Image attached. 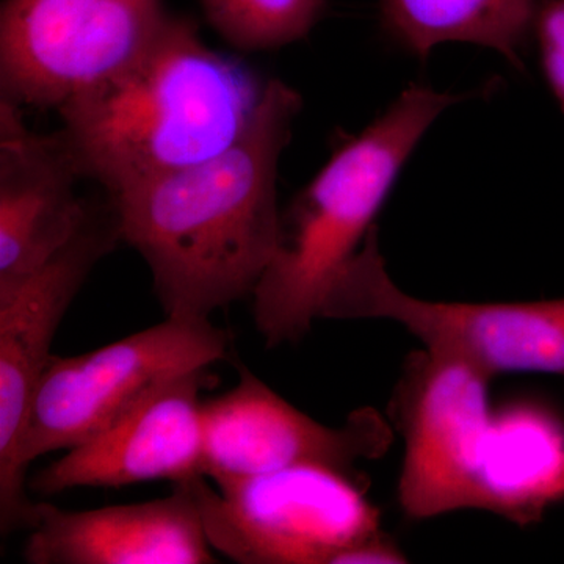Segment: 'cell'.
Wrapping results in <instances>:
<instances>
[{"mask_svg":"<svg viewBox=\"0 0 564 564\" xmlns=\"http://www.w3.org/2000/svg\"><path fill=\"white\" fill-rule=\"evenodd\" d=\"M204 477L212 481L251 477L293 466H326L358 474L361 462L391 447V423L375 408L352 411L339 426L304 414L248 367L239 383L203 402Z\"/></svg>","mask_w":564,"mask_h":564,"instance_id":"obj_10","label":"cell"},{"mask_svg":"<svg viewBox=\"0 0 564 564\" xmlns=\"http://www.w3.org/2000/svg\"><path fill=\"white\" fill-rule=\"evenodd\" d=\"M196 478L214 551L242 564H337L384 533L361 474L293 466L251 477Z\"/></svg>","mask_w":564,"mask_h":564,"instance_id":"obj_4","label":"cell"},{"mask_svg":"<svg viewBox=\"0 0 564 564\" xmlns=\"http://www.w3.org/2000/svg\"><path fill=\"white\" fill-rule=\"evenodd\" d=\"M491 380L447 352L423 347L408 356L391 402L404 443L397 494L408 518L480 510Z\"/></svg>","mask_w":564,"mask_h":564,"instance_id":"obj_8","label":"cell"},{"mask_svg":"<svg viewBox=\"0 0 564 564\" xmlns=\"http://www.w3.org/2000/svg\"><path fill=\"white\" fill-rule=\"evenodd\" d=\"M533 33L541 68L564 113V0H541L534 11Z\"/></svg>","mask_w":564,"mask_h":564,"instance_id":"obj_17","label":"cell"},{"mask_svg":"<svg viewBox=\"0 0 564 564\" xmlns=\"http://www.w3.org/2000/svg\"><path fill=\"white\" fill-rule=\"evenodd\" d=\"M265 84L170 14L143 55L58 109L82 177L109 196L198 165L250 128Z\"/></svg>","mask_w":564,"mask_h":564,"instance_id":"obj_2","label":"cell"},{"mask_svg":"<svg viewBox=\"0 0 564 564\" xmlns=\"http://www.w3.org/2000/svg\"><path fill=\"white\" fill-rule=\"evenodd\" d=\"M196 478L173 484L170 496L151 502L87 511L36 503L24 560L31 564L217 563Z\"/></svg>","mask_w":564,"mask_h":564,"instance_id":"obj_13","label":"cell"},{"mask_svg":"<svg viewBox=\"0 0 564 564\" xmlns=\"http://www.w3.org/2000/svg\"><path fill=\"white\" fill-rule=\"evenodd\" d=\"M302 106L299 91L269 80L228 150L110 196L122 242L150 267L166 317L209 321L254 293L280 243L278 166Z\"/></svg>","mask_w":564,"mask_h":564,"instance_id":"obj_1","label":"cell"},{"mask_svg":"<svg viewBox=\"0 0 564 564\" xmlns=\"http://www.w3.org/2000/svg\"><path fill=\"white\" fill-rule=\"evenodd\" d=\"M564 500V419L536 400L494 410L481 473L480 510L519 525Z\"/></svg>","mask_w":564,"mask_h":564,"instance_id":"obj_14","label":"cell"},{"mask_svg":"<svg viewBox=\"0 0 564 564\" xmlns=\"http://www.w3.org/2000/svg\"><path fill=\"white\" fill-rule=\"evenodd\" d=\"M79 165L62 131H32L0 99V299L50 261L87 218Z\"/></svg>","mask_w":564,"mask_h":564,"instance_id":"obj_12","label":"cell"},{"mask_svg":"<svg viewBox=\"0 0 564 564\" xmlns=\"http://www.w3.org/2000/svg\"><path fill=\"white\" fill-rule=\"evenodd\" d=\"M318 318L399 323L425 348L488 377L547 373L564 381V299L527 303L429 302L389 276L377 226L326 291Z\"/></svg>","mask_w":564,"mask_h":564,"instance_id":"obj_5","label":"cell"},{"mask_svg":"<svg viewBox=\"0 0 564 564\" xmlns=\"http://www.w3.org/2000/svg\"><path fill=\"white\" fill-rule=\"evenodd\" d=\"M169 17L163 0H3L0 99L58 110L139 61Z\"/></svg>","mask_w":564,"mask_h":564,"instance_id":"obj_6","label":"cell"},{"mask_svg":"<svg viewBox=\"0 0 564 564\" xmlns=\"http://www.w3.org/2000/svg\"><path fill=\"white\" fill-rule=\"evenodd\" d=\"M209 321H166L79 356H51L33 400L21 458L70 451L118 421L148 393L225 358Z\"/></svg>","mask_w":564,"mask_h":564,"instance_id":"obj_7","label":"cell"},{"mask_svg":"<svg viewBox=\"0 0 564 564\" xmlns=\"http://www.w3.org/2000/svg\"><path fill=\"white\" fill-rule=\"evenodd\" d=\"M122 240L109 195L91 199L68 243L0 299V524L10 533L31 527L36 503L25 492L21 458L33 400L51 359L58 326L95 267Z\"/></svg>","mask_w":564,"mask_h":564,"instance_id":"obj_9","label":"cell"},{"mask_svg":"<svg viewBox=\"0 0 564 564\" xmlns=\"http://www.w3.org/2000/svg\"><path fill=\"white\" fill-rule=\"evenodd\" d=\"M218 35L240 51H272L304 39L326 0H199Z\"/></svg>","mask_w":564,"mask_h":564,"instance_id":"obj_16","label":"cell"},{"mask_svg":"<svg viewBox=\"0 0 564 564\" xmlns=\"http://www.w3.org/2000/svg\"><path fill=\"white\" fill-rule=\"evenodd\" d=\"M386 31L426 57L451 41L480 44L522 68L521 50L533 31L536 0H378Z\"/></svg>","mask_w":564,"mask_h":564,"instance_id":"obj_15","label":"cell"},{"mask_svg":"<svg viewBox=\"0 0 564 564\" xmlns=\"http://www.w3.org/2000/svg\"><path fill=\"white\" fill-rule=\"evenodd\" d=\"M203 383L199 370L148 393L104 432L40 470L33 491L52 496L74 488L203 477Z\"/></svg>","mask_w":564,"mask_h":564,"instance_id":"obj_11","label":"cell"},{"mask_svg":"<svg viewBox=\"0 0 564 564\" xmlns=\"http://www.w3.org/2000/svg\"><path fill=\"white\" fill-rule=\"evenodd\" d=\"M469 96L410 85L293 199L281 217L278 250L252 293L256 326L269 347L311 332L326 291L373 228L415 144L447 107Z\"/></svg>","mask_w":564,"mask_h":564,"instance_id":"obj_3","label":"cell"}]
</instances>
